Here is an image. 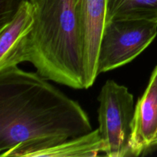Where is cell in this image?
Returning <instances> with one entry per match:
<instances>
[{
	"label": "cell",
	"instance_id": "obj_8",
	"mask_svg": "<svg viewBox=\"0 0 157 157\" xmlns=\"http://www.w3.org/2000/svg\"><path fill=\"white\" fill-rule=\"evenodd\" d=\"M101 153H105V145L98 128L88 133L36 152L32 157H94Z\"/></svg>",
	"mask_w": 157,
	"mask_h": 157
},
{
	"label": "cell",
	"instance_id": "obj_4",
	"mask_svg": "<svg viewBox=\"0 0 157 157\" xmlns=\"http://www.w3.org/2000/svg\"><path fill=\"white\" fill-rule=\"evenodd\" d=\"M98 101V130L105 145L106 156H130L136 106L133 94L125 86L107 80L101 87Z\"/></svg>",
	"mask_w": 157,
	"mask_h": 157
},
{
	"label": "cell",
	"instance_id": "obj_7",
	"mask_svg": "<svg viewBox=\"0 0 157 157\" xmlns=\"http://www.w3.org/2000/svg\"><path fill=\"white\" fill-rule=\"evenodd\" d=\"M130 156L144 154L157 146V84L149 82L135 106Z\"/></svg>",
	"mask_w": 157,
	"mask_h": 157
},
{
	"label": "cell",
	"instance_id": "obj_5",
	"mask_svg": "<svg viewBox=\"0 0 157 157\" xmlns=\"http://www.w3.org/2000/svg\"><path fill=\"white\" fill-rule=\"evenodd\" d=\"M84 57L85 89L94 83L101 36L106 23L107 0H75Z\"/></svg>",
	"mask_w": 157,
	"mask_h": 157
},
{
	"label": "cell",
	"instance_id": "obj_11",
	"mask_svg": "<svg viewBox=\"0 0 157 157\" xmlns=\"http://www.w3.org/2000/svg\"><path fill=\"white\" fill-rule=\"evenodd\" d=\"M149 82L150 83H154V84H157V65L155 67V69L153 70V73H152L151 77H150V79Z\"/></svg>",
	"mask_w": 157,
	"mask_h": 157
},
{
	"label": "cell",
	"instance_id": "obj_2",
	"mask_svg": "<svg viewBox=\"0 0 157 157\" xmlns=\"http://www.w3.org/2000/svg\"><path fill=\"white\" fill-rule=\"evenodd\" d=\"M27 61L48 81L85 89L84 57L75 0H37Z\"/></svg>",
	"mask_w": 157,
	"mask_h": 157
},
{
	"label": "cell",
	"instance_id": "obj_10",
	"mask_svg": "<svg viewBox=\"0 0 157 157\" xmlns=\"http://www.w3.org/2000/svg\"><path fill=\"white\" fill-rule=\"evenodd\" d=\"M23 0H0V25L12 18Z\"/></svg>",
	"mask_w": 157,
	"mask_h": 157
},
{
	"label": "cell",
	"instance_id": "obj_1",
	"mask_svg": "<svg viewBox=\"0 0 157 157\" xmlns=\"http://www.w3.org/2000/svg\"><path fill=\"white\" fill-rule=\"evenodd\" d=\"M18 66L0 70V156L32 157L92 130L77 101Z\"/></svg>",
	"mask_w": 157,
	"mask_h": 157
},
{
	"label": "cell",
	"instance_id": "obj_9",
	"mask_svg": "<svg viewBox=\"0 0 157 157\" xmlns=\"http://www.w3.org/2000/svg\"><path fill=\"white\" fill-rule=\"evenodd\" d=\"M117 18L146 19L157 22V0H107L106 21Z\"/></svg>",
	"mask_w": 157,
	"mask_h": 157
},
{
	"label": "cell",
	"instance_id": "obj_12",
	"mask_svg": "<svg viewBox=\"0 0 157 157\" xmlns=\"http://www.w3.org/2000/svg\"><path fill=\"white\" fill-rule=\"evenodd\" d=\"M31 1H32V2H33V3H35V2H36V1H37V0H31Z\"/></svg>",
	"mask_w": 157,
	"mask_h": 157
},
{
	"label": "cell",
	"instance_id": "obj_3",
	"mask_svg": "<svg viewBox=\"0 0 157 157\" xmlns=\"http://www.w3.org/2000/svg\"><path fill=\"white\" fill-rule=\"evenodd\" d=\"M156 35V21L135 18L106 21L98 53V75L134 60L153 42Z\"/></svg>",
	"mask_w": 157,
	"mask_h": 157
},
{
	"label": "cell",
	"instance_id": "obj_6",
	"mask_svg": "<svg viewBox=\"0 0 157 157\" xmlns=\"http://www.w3.org/2000/svg\"><path fill=\"white\" fill-rule=\"evenodd\" d=\"M35 18V4L31 0H23L12 18L0 25V70L27 61Z\"/></svg>",
	"mask_w": 157,
	"mask_h": 157
}]
</instances>
